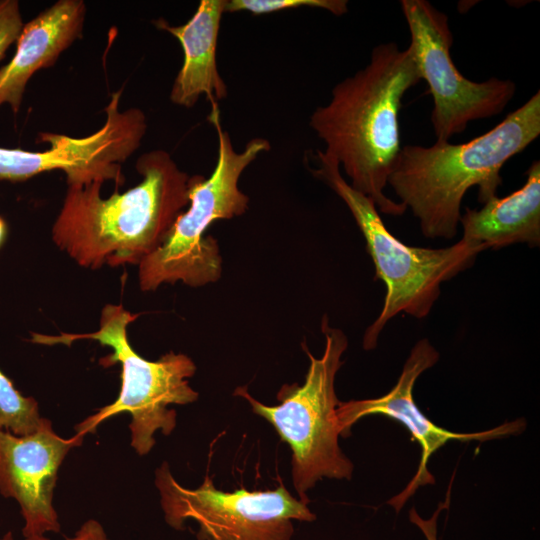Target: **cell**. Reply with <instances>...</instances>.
I'll return each mask as SVG.
<instances>
[{"label":"cell","instance_id":"obj_19","mask_svg":"<svg viewBox=\"0 0 540 540\" xmlns=\"http://www.w3.org/2000/svg\"><path fill=\"white\" fill-rule=\"evenodd\" d=\"M25 540H49L44 535L42 536H35L30 538H25ZM65 540H110L102 525L94 520L89 519L87 520L80 528L79 530L72 536L67 537Z\"/></svg>","mask_w":540,"mask_h":540},{"label":"cell","instance_id":"obj_3","mask_svg":"<svg viewBox=\"0 0 540 540\" xmlns=\"http://www.w3.org/2000/svg\"><path fill=\"white\" fill-rule=\"evenodd\" d=\"M539 135L537 91L494 128L466 143L436 141L429 147H401L388 184L418 218L425 237L452 239L467 191L477 187L482 205L496 197L504 164Z\"/></svg>","mask_w":540,"mask_h":540},{"label":"cell","instance_id":"obj_17","mask_svg":"<svg viewBox=\"0 0 540 540\" xmlns=\"http://www.w3.org/2000/svg\"><path fill=\"white\" fill-rule=\"evenodd\" d=\"M313 7L325 9L336 16L348 11L346 0H226L224 13L246 11L253 15H262L284 9Z\"/></svg>","mask_w":540,"mask_h":540},{"label":"cell","instance_id":"obj_18","mask_svg":"<svg viewBox=\"0 0 540 540\" xmlns=\"http://www.w3.org/2000/svg\"><path fill=\"white\" fill-rule=\"evenodd\" d=\"M24 22L17 0H0V61L11 44L17 41Z\"/></svg>","mask_w":540,"mask_h":540},{"label":"cell","instance_id":"obj_20","mask_svg":"<svg viewBox=\"0 0 540 540\" xmlns=\"http://www.w3.org/2000/svg\"><path fill=\"white\" fill-rule=\"evenodd\" d=\"M441 509L442 506L436 510L429 520H423L413 509L410 512V520L423 531L427 540H437L436 520Z\"/></svg>","mask_w":540,"mask_h":540},{"label":"cell","instance_id":"obj_11","mask_svg":"<svg viewBox=\"0 0 540 540\" xmlns=\"http://www.w3.org/2000/svg\"><path fill=\"white\" fill-rule=\"evenodd\" d=\"M439 360L438 351L427 339L419 340L412 348L395 386L385 395L365 400L339 402L336 410L340 436L350 435L352 426L368 415H384L402 423L421 447L418 469L398 495L388 501L396 511L422 485L433 484L434 477L428 471L431 455L449 441H486L522 432L526 424L516 420L493 429L474 433H456L435 425L418 408L413 399V387L418 377Z\"/></svg>","mask_w":540,"mask_h":540},{"label":"cell","instance_id":"obj_4","mask_svg":"<svg viewBox=\"0 0 540 540\" xmlns=\"http://www.w3.org/2000/svg\"><path fill=\"white\" fill-rule=\"evenodd\" d=\"M319 164L311 172L324 181L347 205L366 241L375 266V279L386 286L382 310L366 329L365 350L377 345L378 337L398 313L426 317L440 296L441 284L470 268L480 246L460 239L445 248L413 247L402 243L386 228L373 200L355 190L341 175L338 162L317 150Z\"/></svg>","mask_w":540,"mask_h":540},{"label":"cell","instance_id":"obj_16","mask_svg":"<svg viewBox=\"0 0 540 540\" xmlns=\"http://www.w3.org/2000/svg\"><path fill=\"white\" fill-rule=\"evenodd\" d=\"M42 420L37 401L23 396L0 370V431L29 435L40 427Z\"/></svg>","mask_w":540,"mask_h":540},{"label":"cell","instance_id":"obj_15","mask_svg":"<svg viewBox=\"0 0 540 540\" xmlns=\"http://www.w3.org/2000/svg\"><path fill=\"white\" fill-rule=\"evenodd\" d=\"M526 181L508 196L490 199L480 209L461 214L462 240L483 250L515 243L540 245V162L526 171Z\"/></svg>","mask_w":540,"mask_h":540},{"label":"cell","instance_id":"obj_22","mask_svg":"<svg viewBox=\"0 0 540 540\" xmlns=\"http://www.w3.org/2000/svg\"><path fill=\"white\" fill-rule=\"evenodd\" d=\"M0 540H14L13 534L11 532L6 533Z\"/></svg>","mask_w":540,"mask_h":540},{"label":"cell","instance_id":"obj_8","mask_svg":"<svg viewBox=\"0 0 540 540\" xmlns=\"http://www.w3.org/2000/svg\"><path fill=\"white\" fill-rule=\"evenodd\" d=\"M155 484L165 521L183 530L186 520H194L198 540H291L294 520L316 519L308 503L282 484L274 490L225 492L206 475L199 487L188 489L174 479L167 462L155 471Z\"/></svg>","mask_w":540,"mask_h":540},{"label":"cell","instance_id":"obj_12","mask_svg":"<svg viewBox=\"0 0 540 540\" xmlns=\"http://www.w3.org/2000/svg\"><path fill=\"white\" fill-rule=\"evenodd\" d=\"M83 439L78 433L69 439L58 436L46 418L29 435L0 431V493L18 502L25 522L24 538L60 531L53 507L58 469Z\"/></svg>","mask_w":540,"mask_h":540},{"label":"cell","instance_id":"obj_2","mask_svg":"<svg viewBox=\"0 0 540 540\" xmlns=\"http://www.w3.org/2000/svg\"><path fill=\"white\" fill-rule=\"evenodd\" d=\"M421 80L410 46L401 50L395 42L381 43L369 63L336 84L329 103L310 116L309 126L325 143L323 152L342 166L355 190L387 215L407 210L384 190L401 150L402 99Z\"/></svg>","mask_w":540,"mask_h":540},{"label":"cell","instance_id":"obj_5","mask_svg":"<svg viewBox=\"0 0 540 540\" xmlns=\"http://www.w3.org/2000/svg\"><path fill=\"white\" fill-rule=\"evenodd\" d=\"M138 317L122 304H107L100 314L99 329L92 333L47 335L31 333V342L42 345L64 344L89 339L112 349L100 359L104 367L121 365V388L117 399L79 423L78 434L94 432L104 420L128 412L131 416V446L139 455H146L155 445L158 430L169 435L176 426V411L169 405H185L198 399L188 379L196 372L193 360L170 351L156 361L141 357L131 347L127 327Z\"/></svg>","mask_w":540,"mask_h":540},{"label":"cell","instance_id":"obj_13","mask_svg":"<svg viewBox=\"0 0 540 540\" xmlns=\"http://www.w3.org/2000/svg\"><path fill=\"white\" fill-rule=\"evenodd\" d=\"M85 17L83 0H58L24 24L14 56L0 69V106L18 113L30 78L82 37Z\"/></svg>","mask_w":540,"mask_h":540},{"label":"cell","instance_id":"obj_10","mask_svg":"<svg viewBox=\"0 0 540 540\" xmlns=\"http://www.w3.org/2000/svg\"><path fill=\"white\" fill-rule=\"evenodd\" d=\"M121 94L122 90L112 93L104 109L103 126L86 137L42 132L37 142L50 145L44 151L0 147V181L22 182L43 172L61 170L67 184L99 180L122 186V163L140 147L147 122L139 108L119 110Z\"/></svg>","mask_w":540,"mask_h":540},{"label":"cell","instance_id":"obj_9","mask_svg":"<svg viewBox=\"0 0 540 540\" xmlns=\"http://www.w3.org/2000/svg\"><path fill=\"white\" fill-rule=\"evenodd\" d=\"M416 64L433 98L431 123L437 141L448 142L471 121L503 112L516 92L511 80L474 82L457 69L450 54L453 34L445 13L426 0H401Z\"/></svg>","mask_w":540,"mask_h":540},{"label":"cell","instance_id":"obj_21","mask_svg":"<svg viewBox=\"0 0 540 540\" xmlns=\"http://www.w3.org/2000/svg\"><path fill=\"white\" fill-rule=\"evenodd\" d=\"M7 227L4 219L0 217V246L6 237Z\"/></svg>","mask_w":540,"mask_h":540},{"label":"cell","instance_id":"obj_1","mask_svg":"<svg viewBox=\"0 0 540 540\" xmlns=\"http://www.w3.org/2000/svg\"><path fill=\"white\" fill-rule=\"evenodd\" d=\"M142 180L124 193L103 198V182L67 184L52 226L55 245L79 266L139 265L166 240L189 205L190 177L171 155L156 149L136 161Z\"/></svg>","mask_w":540,"mask_h":540},{"label":"cell","instance_id":"obj_7","mask_svg":"<svg viewBox=\"0 0 540 540\" xmlns=\"http://www.w3.org/2000/svg\"><path fill=\"white\" fill-rule=\"evenodd\" d=\"M325 336L322 356L316 358L306 344H301L309 358L305 381L284 384L277 393L279 404L265 405L253 398L247 387L235 389L234 395L246 399L252 411L267 420L281 440L292 450V482L299 499L308 503L306 492L323 479L350 480L353 463L339 447L340 436L336 410L339 400L335 378L343 364L341 357L348 346L346 335L329 325L324 316L321 323Z\"/></svg>","mask_w":540,"mask_h":540},{"label":"cell","instance_id":"obj_6","mask_svg":"<svg viewBox=\"0 0 540 540\" xmlns=\"http://www.w3.org/2000/svg\"><path fill=\"white\" fill-rule=\"evenodd\" d=\"M212 105L209 118L218 135L215 169L207 179L190 177L188 210L179 215L163 244L139 263V287L144 292L178 281L201 287L221 277L217 240L204 234L216 220L231 219L248 210L249 197L238 186L240 176L260 153L270 150L266 139L254 138L242 152H236L230 135L221 127L216 103Z\"/></svg>","mask_w":540,"mask_h":540},{"label":"cell","instance_id":"obj_14","mask_svg":"<svg viewBox=\"0 0 540 540\" xmlns=\"http://www.w3.org/2000/svg\"><path fill=\"white\" fill-rule=\"evenodd\" d=\"M226 0H201L192 18L172 26L164 19L154 21L158 29L177 38L184 60L170 92L172 103L192 108L201 95L211 103L227 97L228 90L217 69L216 49Z\"/></svg>","mask_w":540,"mask_h":540}]
</instances>
